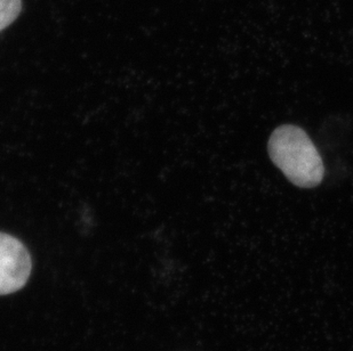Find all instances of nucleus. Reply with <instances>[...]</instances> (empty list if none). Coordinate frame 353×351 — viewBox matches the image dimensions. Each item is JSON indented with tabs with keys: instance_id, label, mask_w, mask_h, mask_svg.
Segmentation results:
<instances>
[{
	"instance_id": "1",
	"label": "nucleus",
	"mask_w": 353,
	"mask_h": 351,
	"mask_svg": "<svg viewBox=\"0 0 353 351\" xmlns=\"http://www.w3.org/2000/svg\"><path fill=\"white\" fill-rule=\"evenodd\" d=\"M268 151L272 162L294 185L314 189L323 182V159L314 142L300 127H278L268 142Z\"/></svg>"
},
{
	"instance_id": "2",
	"label": "nucleus",
	"mask_w": 353,
	"mask_h": 351,
	"mask_svg": "<svg viewBox=\"0 0 353 351\" xmlns=\"http://www.w3.org/2000/svg\"><path fill=\"white\" fill-rule=\"evenodd\" d=\"M32 262L23 243L0 233V295H10L27 284Z\"/></svg>"
},
{
	"instance_id": "3",
	"label": "nucleus",
	"mask_w": 353,
	"mask_h": 351,
	"mask_svg": "<svg viewBox=\"0 0 353 351\" xmlns=\"http://www.w3.org/2000/svg\"><path fill=\"white\" fill-rule=\"evenodd\" d=\"M22 10V0H0V32L17 20Z\"/></svg>"
}]
</instances>
